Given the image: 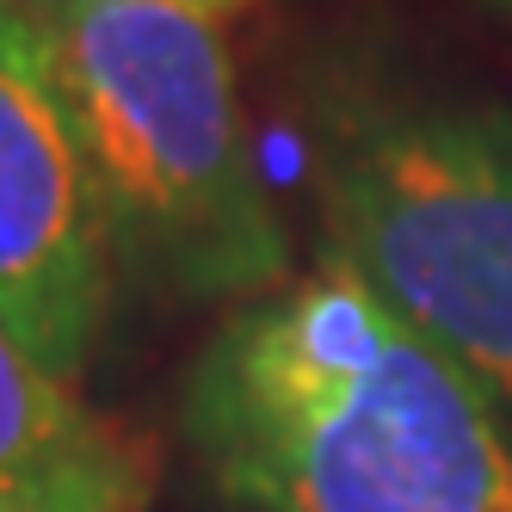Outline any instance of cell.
<instances>
[{"label":"cell","mask_w":512,"mask_h":512,"mask_svg":"<svg viewBox=\"0 0 512 512\" xmlns=\"http://www.w3.org/2000/svg\"><path fill=\"white\" fill-rule=\"evenodd\" d=\"M50 50L112 266L179 303H253L290 235L253 161L210 13L167 0H19Z\"/></svg>","instance_id":"obj_2"},{"label":"cell","mask_w":512,"mask_h":512,"mask_svg":"<svg viewBox=\"0 0 512 512\" xmlns=\"http://www.w3.org/2000/svg\"><path fill=\"white\" fill-rule=\"evenodd\" d=\"M179 438L223 512H512L500 401L334 253L223 315Z\"/></svg>","instance_id":"obj_1"},{"label":"cell","mask_w":512,"mask_h":512,"mask_svg":"<svg viewBox=\"0 0 512 512\" xmlns=\"http://www.w3.org/2000/svg\"><path fill=\"white\" fill-rule=\"evenodd\" d=\"M500 7H506V13H512V0H500Z\"/></svg>","instance_id":"obj_7"},{"label":"cell","mask_w":512,"mask_h":512,"mask_svg":"<svg viewBox=\"0 0 512 512\" xmlns=\"http://www.w3.org/2000/svg\"><path fill=\"white\" fill-rule=\"evenodd\" d=\"M327 253L512 408V112L475 93L327 75L309 99Z\"/></svg>","instance_id":"obj_3"},{"label":"cell","mask_w":512,"mask_h":512,"mask_svg":"<svg viewBox=\"0 0 512 512\" xmlns=\"http://www.w3.org/2000/svg\"><path fill=\"white\" fill-rule=\"evenodd\" d=\"M167 7H173V0H167Z\"/></svg>","instance_id":"obj_8"},{"label":"cell","mask_w":512,"mask_h":512,"mask_svg":"<svg viewBox=\"0 0 512 512\" xmlns=\"http://www.w3.org/2000/svg\"><path fill=\"white\" fill-rule=\"evenodd\" d=\"M0 512H142V463L0 327Z\"/></svg>","instance_id":"obj_5"},{"label":"cell","mask_w":512,"mask_h":512,"mask_svg":"<svg viewBox=\"0 0 512 512\" xmlns=\"http://www.w3.org/2000/svg\"><path fill=\"white\" fill-rule=\"evenodd\" d=\"M112 303V247L93 204L50 50L19 0H0V327L75 383Z\"/></svg>","instance_id":"obj_4"},{"label":"cell","mask_w":512,"mask_h":512,"mask_svg":"<svg viewBox=\"0 0 512 512\" xmlns=\"http://www.w3.org/2000/svg\"><path fill=\"white\" fill-rule=\"evenodd\" d=\"M173 7H192V13H229V7H241V0H173Z\"/></svg>","instance_id":"obj_6"}]
</instances>
